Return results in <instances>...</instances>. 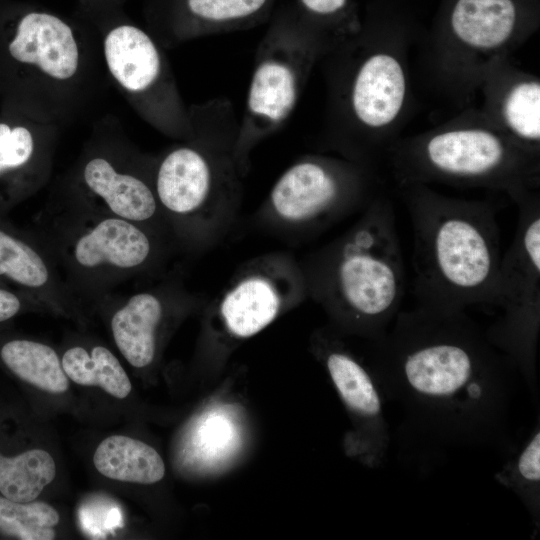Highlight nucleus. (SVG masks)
I'll list each match as a JSON object with an SVG mask.
<instances>
[{
	"label": "nucleus",
	"mask_w": 540,
	"mask_h": 540,
	"mask_svg": "<svg viewBox=\"0 0 540 540\" xmlns=\"http://www.w3.org/2000/svg\"><path fill=\"white\" fill-rule=\"evenodd\" d=\"M372 342V373L384 398L402 408L409 436L433 446L513 448L517 370L464 311H399Z\"/></svg>",
	"instance_id": "1"
},
{
	"label": "nucleus",
	"mask_w": 540,
	"mask_h": 540,
	"mask_svg": "<svg viewBox=\"0 0 540 540\" xmlns=\"http://www.w3.org/2000/svg\"><path fill=\"white\" fill-rule=\"evenodd\" d=\"M413 231V293L419 305L464 311L492 305L501 260L493 205L422 188L404 195Z\"/></svg>",
	"instance_id": "2"
},
{
	"label": "nucleus",
	"mask_w": 540,
	"mask_h": 540,
	"mask_svg": "<svg viewBox=\"0 0 540 540\" xmlns=\"http://www.w3.org/2000/svg\"><path fill=\"white\" fill-rule=\"evenodd\" d=\"M305 273L311 294L343 328L382 338L400 311L406 278L395 212L370 202L340 237L318 251Z\"/></svg>",
	"instance_id": "3"
},
{
	"label": "nucleus",
	"mask_w": 540,
	"mask_h": 540,
	"mask_svg": "<svg viewBox=\"0 0 540 540\" xmlns=\"http://www.w3.org/2000/svg\"><path fill=\"white\" fill-rule=\"evenodd\" d=\"M34 224L83 305L94 306L128 280L157 274L171 243L144 225L61 201L39 212Z\"/></svg>",
	"instance_id": "4"
},
{
	"label": "nucleus",
	"mask_w": 540,
	"mask_h": 540,
	"mask_svg": "<svg viewBox=\"0 0 540 540\" xmlns=\"http://www.w3.org/2000/svg\"><path fill=\"white\" fill-rule=\"evenodd\" d=\"M518 220L513 241L501 256L493 306L502 315L485 330L515 366L537 400L536 352L540 328V205L526 192L515 199Z\"/></svg>",
	"instance_id": "5"
},
{
	"label": "nucleus",
	"mask_w": 540,
	"mask_h": 540,
	"mask_svg": "<svg viewBox=\"0 0 540 540\" xmlns=\"http://www.w3.org/2000/svg\"><path fill=\"white\" fill-rule=\"evenodd\" d=\"M158 204L173 243L187 250L202 248L230 222L233 201L211 159L192 147L169 152L154 177Z\"/></svg>",
	"instance_id": "6"
},
{
	"label": "nucleus",
	"mask_w": 540,
	"mask_h": 540,
	"mask_svg": "<svg viewBox=\"0 0 540 540\" xmlns=\"http://www.w3.org/2000/svg\"><path fill=\"white\" fill-rule=\"evenodd\" d=\"M364 198L359 179L349 171L309 158L279 177L265 203V213L283 226L319 231L353 213Z\"/></svg>",
	"instance_id": "7"
},
{
	"label": "nucleus",
	"mask_w": 540,
	"mask_h": 540,
	"mask_svg": "<svg viewBox=\"0 0 540 540\" xmlns=\"http://www.w3.org/2000/svg\"><path fill=\"white\" fill-rule=\"evenodd\" d=\"M306 294L303 268L286 253H271L246 262L236 271L218 295L217 311L230 335L248 338Z\"/></svg>",
	"instance_id": "8"
},
{
	"label": "nucleus",
	"mask_w": 540,
	"mask_h": 540,
	"mask_svg": "<svg viewBox=\"0 0 540 540\" xmlns=\"http://www.w3.org/2000/svg\"><path fill=\"white\" fill-rule=\"evenodd\" d=\"M179 275H169L152 287L128 295L111 293L94 306L105 310L113 341L124 359L145 368L155 359L160 329L169 314L194 302Z\"/></svg>",
	"instance_id": "9"
},
{
	"label": "nucleus",
	"mask_w": 540,
	"mask_h": 540,
	"mask_svg": "<svg viewBox=\"0 0 540 540\" xmlns=\"http://www.w3.org/2000/svg\"><path fill=\"white\" fill-rule=\"evenodd\" d=\"M420 168L429 175L509 186L512 197L525 192L522 162L497 135L458 129L431 137L421 148Z\"/></svg>",
	"instance_id": "10"
},
{
	"label": "nucleus",
	"mask_w": 540,
	"mask_h": 540,
	"mask_svg": "<svg viewBox=\"0 0 540 540\" xmlns=\"http://www.w3.org/2000/svg\"><path fill=\"white\" fill-rule=\"evenodd\" d=\"M121 164L108 154L90 155L80 168L78 184L61 202L144 225L173 242L158 204L153 179Z\"/></svg>",
	"instance_id": "11"
},
{
	"label": "nucleus",
	"mask_w": 540,
	"mask_h": 540,
	"mask_svg": "<svg viewBox=\"0 0 540 540\" xmlns=\"http://www.w3.org/2000/svg\"><path fill=\"white\" fill-rule=\"evenodd\" d=\"M329 376L356 421L349 450L370 467L383 466L391 444L384 396L373 373L335 341L324 342Z\"/></svg>",
	"instance_id": "12"
},
{
	"label": "nucleus",
	"mask_w": 540,
	"mask_h": 540,
	"mask_svg": "<svg viewBox=\"0 0 540 540\" xmlns=\"http://www.w3.org/2000/svg\"><path fill=\"white\" fill-rule=\"evenodd\" d=\"M0 279L45 309L76 316L83 310L40 236L7 215H0Z\"/></svg>",
	"instance_id": "13"
},
{
	"label": "nucleus",
	"mask_w": 540,
	"mask_h": 540,
	"mask_svg": "<svg viewBox=\"0 0 540 540\" xmlns=\"http://www.w3.org/2000/svg\"><path fill=\"white\" fill-rule=\"evenodd\" d=\"M253 73L247 114L240 142L251 140L254 132L270 131L292 112L298 97L300 76L294 45L270 43Z\"/></svg>",
	"instance_id": "14"
},
{
	"label": "nucleus",
	"mask_w": 540,
	"mask_h": 540,
	"mask_svg": "<svg viewBox=\"0 0 540 540\" xmlns=\"http://www.w3.org/2000/svg\"><path fill=\"white\" fill-rule=\"evenodd\" d=\"M9 51L17 61L35 65L58 80L72 77L78 68V47L71 28L47 13L25 15L9 44Z\"/></svg>",
	"instance_id": "15"
},
{
	"label": "nucleus",
	"mask_w": 540,
	"mask_h": 540,
	"mask_svg": "<svg viewBox=\"0 0 540 540\" xmlns=\"http://www.w3.org/2000/svg\"><path fill=\"white\" fill-rule=\"evenodd\" d=\"M405 93V75L399 62L390 55L375 54L356 75L352 90L354 113L369 127H383L400 112Z\"/></svg>",
	"instance_id": "16"
},
{
	"label": "nucleus",
	"mask_w": 540,
	"mask_h": 540,
	"mask_svg": "<svg viewBox=\"0 0 540 540\" xmlns=\"http://www.w3.org/2000/svg\"><path fill=\"white\" fill-rule=\"evenodd\" d=\"M40 157L27 128L0 124V215H8L36 189L46 169Z\"/></svg>",
	"instance_id": "17"
},
{
	"label": "nucleus",
	"mask_w": 540,
	"mask_h": 540,
	"mask_svg": "<svg viewBox=\"0 0 540 540\" xmlns=\"http://www.w3.org/2000/svg\"><path fill=\"white\" fill-rule=\"evenodd\" d=\"M108 68L118 83L131 92H143L157 83L162 64L151 38L131 25L111 30L105 38Z\"/></svg>",
	"instance_id": "18"
},
{
	"label": "nucleus",
	"mask_w": 540,
	"mask_h": 540,
	"mask_svg": "<svg viewBox=\"0 0 540 540\" xmlns=\"http://www.w3.org/2000/svg\"><path fill=\"white\" fill-rule=\"evenodd\" d=\"M519 17L520 8L515 0H456L449 22L462 42L491 49L510 38Z\"/></svg>",
	"instance_id": "19"
},
{
	"label": "nucleus",
	"mask_w": 540,
	"mask_h": 540,
	"mask_svg": "<svg viewBox=\"0 0 540 540\" xmlns=\"http://www.w3.org/2000/svg\"><path fill=\"white\" fill-rule=\"evenodd\" d=\"M93 463L103 476L138 484H154L165 475V464L150 445L124 435L105 438L96 448Z\"/></svg>",
	"instance_id": "20"
},
{
	"label": "nucleus",
	"mask_w": 540,
	"mask_h": 540,
	"mask_svg": "<svg viewBox=\"0 0 540 540\" xmlns=\"http://www.w3.org/2000/svg\"><path fill=\"white\" fill-rule=\"evenodd\" d=\"M0 360L21 380L49 393L69 388L61 358L50 345L28 338H11L0 345Z\"/></svg>",
	"instance_id": "21"
},
{
	"label": "nucleus",
	"mask_w": 540,
	"mask_h": 540,
	"mask_svg": "<svg viewBox=\"0 0 540 540\" xmlns=\"http://www.w3.org/2000/svg\"><path fill=\"white\" fill-rule=\"evenodd\" d=\"M496 481L511 490L528 512L533 536L540 529V418L525 440L514 445L508 457L494 475Z\"/></svg>",
	"instance_id": "22"
},
{
	"label": "nucleus",
	"mask_w": 540,
	"mask_h": 540,
	"mask_svg": "<svg viewBox=\"0 0 540 540\" xmlns=\"http://www.w3.org/2000/svg\"><path fill=\"white\" fill-rule=\"evenodd\" d=\"M61 363L67 377L76 384L100 387L118 399L131 392V381L119 359L103 345H71L63 352Z\"/></svg>",
	"instance_id": "23"
},
{
	"label": "nucleus",
	"mask_w": 540,
	"mask_h": 540,
	"mask_svg": "<svg viewBox=\"0 0 540 540\" xmlns=\"http://www.w3.org/2000/svg\"><path fill=\"white\" fill-rule=\"evenodd\" d=\"M56 464L43 449L27 450L15 457L0 453V493L16 502L35 500L55 478Z\"/></svg>",
	"instance_id": "24"
},
{
	"label": "nucleus",
	"mask_w": 540,
	"mask_h": 540,
	"mask_svg": "<svg viewBox=\"0 0 540 540\" xmlns=\"http://www.w3.org/2000/svg\"><path fill=\"white\" fill-rule=\"evenodd\" d=\"M60 516L46 502H16L0 496V533L21 540H52Z\"/></svg>",
	"instance_id": "25"
},
{
	"label": "nucleus",
	"mask_w": 540,
	"mask_h": 540,
	"mask_svg": "<svg viewBox=\"0 0 540 540\" xmlns=\"http://www.w3.org/2000/svg\"><path fill=\"white\" fill-rule=\"evenodd\" d=\"M504 118L519 138L536 142L540 138V85L524 82L516 85L504 103Z\"/></svg>",
	"instance_id": "26"
},
{
	"label": "nucleus",
	"mask_w": 540,
	"mask_h": 540,
	"mask_svg": "<svg viewBox=\"0 0 540 540\" xmlns=\"http://www.w3.org/2000/svg\"><path fill=\"white\" fill-rule=\"evenodd\" d=\"M267 0H188L190 11L210 22L246 18L259 11Z\"/></svg>",
	"instance_id": "27"
},
{
	"label": "nucleus",
	"mask_w": 540,
	"mask_h": 540,
	"mask_svg": "<svg viewBox=\"0 0 540 540\" xmlns=\"http://www.w3.org/2000/svg\"><path fill=\"white\" fill-rule=\"evenodd\" d=\"M45 309L40 303L0 279V323L26 310Z\"/></svg>",
	"instance_id": "28"
},
{
	"label": "nucleus",
	"mask_w": 540,
	"mask_h": 540,
	"mask_svg": "<svg viewBox=\"0 0 540 540\" xmlns=\"http://www.w3.org/2000/svg\"><path fill=\"white\" fill-rule=\"evenodd\" d=\"M310 11L320 15L334 14L347 3V0H301Z\"/></svg>",
	"instance_id": "29"
}]
</instances>
